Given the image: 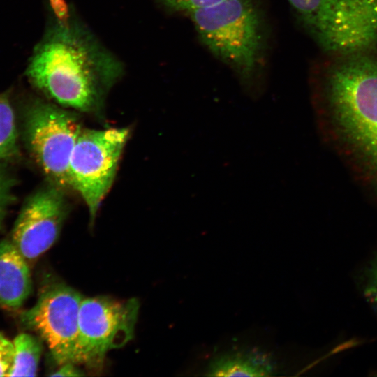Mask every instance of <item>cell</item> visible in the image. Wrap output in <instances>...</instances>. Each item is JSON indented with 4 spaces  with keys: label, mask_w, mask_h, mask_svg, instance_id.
Returning a JSON list of instances; mask_svg holds the SVG:
<instances>
[{
    "label": "cell",
    "mask_w": 377,
    "mask_h": 377,
    "mask_svg": "<svg viewBox=\"0 0 377 377\" xmlns=\"http://www.w3.org/2000/svg\"><path fill=\"white\" fill-rule=\"evenodd\" d=\"M276 367L269 354L259 349H239L214 357L207 369L209 376H270Z\"/></svg>",
    "instance_id": "cell-11"
},
{
    "label": "cell",
    "mask_w": 377,
    "mask_h": 377,
    "mask_svg": "<svg viewBox=\"0 0 377 377\" xmlns=\"http://www.w3.org/2000/svg\"><path fill=\"white\" fill-rule=\"evenodd\" d=\"M200 40L249 90L263 65L267 45L258 0H222L189 15Z\"/></svg>",
    "instance_id": "cell-3"
},
{
    "label": "cell",
    "mask_w": 377,
    "mask_h": 377,
    "mask_svg": "<svg viewBox=\"0 0 377 377\" xmlns=\"http://www.w3.org/2000/svg\"><path fill=\"white\" fill-rule=\"evenodd\" d=\"M13 343L14 357L9 376H36L43 350L40 339L29 333H20Z\"/></svg>",
    "instance_id": "cell-12"
},
{
    "label": "cell",
    "mask_w": 377,
    "mask_h": 377,
    "mask_svg": "<svg viewBox=\"0 0 377 377\" xmlns=\"http://www.w3.org/2000/svg\"><path fill=\"white\" fill-rule=\"evenodd\" d=\"M54 15V19L61 23L68 22L72 17L73 12L66 0H49Z\"/></svg>",
    "instance_id": "cell-18"
},
{
    "label": "cell",
    "mask_w": 377,
    "mask_h": 377,
    "mask_svg": "<svg viewBox=\"0 0 377 377\" xmlns=\"http://www.w3.org/2000/svg\"><path fill=\"white\" fill-rule=\"evenodd\" d=\"M59 368L54 373L50 374L51 376H81L85 374L75 366L73 362H66L59 365Z\"/></svg>",
    "instance_id": "cell-19"
},
{
    "label": "cell",
    "mask_w": 377,
    "mask_h": 377,
    "mask_svg": "<svg viewBox=\"0 0 377 377\" xmlns=\"http://www.w3.org/2000/svg\"><path fill=\"white\" fill-rule=\"evenodd\" d=\"M64 190L49 182L21 208L9 239L28 262L46 252L60 235L68 209Z\"/></svg>",
    "instance_id": "cell-9"
},
{
    "label": "cell",
    "mask_w": 377,
    "mask_h": 377,
    "mask_svg": "<svg viewBox=\"0 0 377 377\" xmlns=\"http://www.w3.org/2000/svg\"><path fill=\"white\" fill-rule=\"evenodd\" d=\"M31 288L28 261L9 238L0 240V308H20Z\"/></svg>",
    "instance_id": "cell-10"
},
{
    "label": "cell",
    "mask_w": 377,
    "mask_h": 377,
    "mask_svg": "<svg viewBox=\"0 0 377 377\" xmlns=\"http://www.w3.org/2000/svg\"><path fill=\"white\" fill-rule=\"evenodd\" d=\"M129 133L127 128H82L77 138L69 163L71 187L84 200L91 223L113 183Z\"/></svg>",
    "instance_id": "cell-6"
},
{
    "label": "cell",
    "mask_w": 377,
    "mask_h": 377,
    "mask_svg": "<svg viewBox=\"0 0 377 377\" xmlns=\"http://www.w3.org/2000/svg\"><path fill=\"white\" fill-rule=\"evenodd\" d=\"M82 299L73 288L54 283L45 288L36 303L21 314L22 323L45 341L59 366L73 362Z\"/></svg>",
    "instance_id": "cell-8"
},
{
    "label": "cell",
    "mask_w": 377,
    "mask_h": 377,
    "mask_svg": "<svg viewBox=\"0 0 377 377\" xmlns=\"http://www.w3.org/2000/svg\"><path fill=\"white\" fill-rule=\"evenodd\" d=\"M124 66L75 18H53L27 68L31 83L61 107L100 110L105 94L120 79Z\"/></svg>",
    "instance_id": "cell-1"
},
{
    "label": "cell",
    "mask_w": 377,
    "mask_h": 377,
    "mask_svg": "<svg viewBox=\"0 0 377 377\" xmlns=\"http://www.w3.org/2000/svg\"><path fill=\"white\" fill-rule=\"evenodd\" d=\"M168 8L180 13L188 14L212 5L222 0H161Z\"/></svg>",
    "instance_id": "cell-16"
},
{
    "label": "cell",
    "mask_w": 377,
    "mask_h": 377,
    "mask_svg": "<svg viewBox=\"0 0 377 377\" xmlns=\"http://www.w3.org/2000/svg\"><path fill=\"white\" fill-rule=\"evenodd\" d=\"M364 294L377 311V256L371 261L365 271Z\"/></svg>",
    "instance_id": "cell-15"
},
{
    "label": "cell",
    "mask_w": 377,
    "mask_h": 377,
    "mask_svg": "<svg viewBox=\"0 0 377 377\" xmlns=\"http://www.w3.org/2000/svg\"><path fill=\"white\" fill-rule=\"evenodd\" d=\"M140 304L136 298L105 296L83 298L73 362L94 367L107 353L124 346L134 337Z\"/></svg>",
    "instance_id": "cell-7"
},
{
    "label": "cell",
    "mask_w": 377,
    "mask_h": 377,
    "mask_svg": "<svg viewBox=\"0 0 377 377\" xmlns=\"http://www.w3.org/2000/svg\"><path fill=\"white\" fill-rule=\"evenodd\" d=\"M19 154L18 131L14 108L6 94H0V161Z\"/></svg>",
    "instance_id": "cell-13"
},
{
    "label": "cell",
    "mask_w": 377,
    "mask_h": 377,
    "mask_svg": "<svg viewBox=\"0 0 377 377\" xmlns=\"http://www.w3.org/2000/svg\"><path fill=\"white\" fill-rule=\"evenodd\" d=\"M13 357V343L0 332V376H9Z\"/></svg>",
    "instance_id": "cell-17"
},
{
    "label": "cell",
    "mask_w": 377,
    "mask_h": 377,
    "mask_svg": "<svg viewBox=\"0 0 377 377\" xmlns=\"http://www.w3.org/2000/svg\"><path fill=\"white\" fill-rule=\"evenodd\" d=\"M16 181L5 161H0V230L10 206L15 200Z\"/></svg>",
    "instance_id": "cell-14"
},
{
    "label": "cell",
    "mask_w": 377,
    "mask_h": 377,
    "mask_svg": "<svg viewBox=\"0 0 377 377\" xmlns=\"http://www.w3.org/2000/svg\"><path fill=\"white\" fill-rule=\"evenodd\" d=\"M324 51L339 57L377 47V0H288Z\"/></svg>",
    "instance_id": "cell-4"
},
{
    "label": "cell",
    "mask_w": 377,
    "mask_h": 377,
    "mask_svg": "<svg viewBox=\"0 0 377 377\" xmlns=\"http://www.w3.org/2000/svg\"><path fill=\"white\" fill-rule=\"evenodd\" d=\"M325 73L315 98L322 134L377 192V58L347 57Z\"/></svg>",
    "instance_id": "cell-2"
},
{
    "label": "cell",
    "mask_w": 377,
    "mask_h": 377,
    "mask_svg": "<svg viewBox=\"0 0 377 377\" xmlns=\"http://www.w3.org/2000/svg\"><path fill=\"white\" fill-rule=\"evenodd\" d=\"M81 130L75 114L55 104L34 99L25 109L27 148L49 182L63 189L71 188L70 158Z\"/></svg>",
    "instance_id": "cell-5"
}]
</instances>
